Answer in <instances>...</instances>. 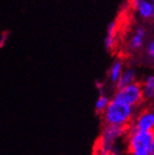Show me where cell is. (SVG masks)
I'll return each mask as SVG.
<instances>
[{
  "label": "cell",
  "mask_w": 154,
  "mask_h": 155,
  "mask_svg": "<svg viewBox=\"0 0 154 155\" xmlns=\"http://www.w3.org/2000/svg\"><path fill=\"white\" fill-rule=\"evenodd\" d=\"M134 116H136V112L133 108L111 98L108 107L100 117L105 125L130 128Z\"/></svg>",
  "instance_id": "cell-1"
},
{
  "label": "cell",
  "mask_w": 154,
  "mask_h": 155,
  "mask_svg": "<svg viewBox=\"0 0 154 155\" xmlns=\"http://www.w3.org/2000/svg\"><path fill=\"white\" fill-rule=\"evenodd\" d=\"M126 135L130 155H154V131H138L130 127Z\"/></svg>",
  "instance_id": "cell-2"
},
{
  "label": "cell",
  "mask_w": 154,
  "mask_h": 155,
  "mask_svg": "<svg viewBox=\"0 0 154 155\" xmlns=\"http://www.w3.org/2000/svg\"><path fill=\"white\" fill-rule=\"evenodd\" d=\"M128 129L122 127H115V125H105L99 140L97 142V151L96 154L102 155L104 153L109 152L111 150H115L116 142L121 139L123 135L127 134Z\"/></svg>",
  "instance_id": "cell-3"
},
{
  "label": "cell",
  "mask_w": 154,
  "mask_h": 155,
  "mask_svg": "<svg viewBox=\"0 0 154 155\" xmlns=\"http://www.w3.org/2000/svg\"><path fill=\"white\" fill-rule=\"evenodd\" d=\"M112 99L118 100V101L125 104H128V106L132 107L133 109L138 108L144 100L143 99L141 83L136 81V83L131 84L129 86L123 87L121 89H117Z\"/></svg>",
  "instance_id": "cell-4"
},
{
  "label": "cell",
  "mask_w": 154,
  "mask_h": 155,
  "mask_svg": "<svg viewBox=\"0 0 154 155\" xmlns=\"http://www.w3.org/2000/svg\"><path fill=\"white\" fill-rule=\"evenodd\" d=\"M138 131H154V110L145 108L134 116L130 125Z\"/></svg>",
  "instance_id": "cell-5"
},
{
  "label": "cell",
  "mask_w": 154,
  "mask_h": 155,
  "mask_svg": "<svg viewBox=\"0 0 154 155\" xmlns=\"http://www.w3.org/2000/svg\"><path fill=\"white\" fill-rule=\"evenodd\" d=\"M145 38H146V30L144 27L136 28L132 36L128 42V48L130 51H138L144 45Z\"/></svg>",
  "instance_id": "cell-6"
},
{
  "label": "cell",
  "mask_w": 154,
  "mask_h": 155,
  "mask_svg": "<svg viewBox=\"0 0 154 155\" xmlns=\"http://www.w3.org/2000/svg\"><path fill=\"white\" fill-rule=\"evenodd\" d=\"M136 81V73L133 68H125L122 72L121 76L118 79V81L116 83V89H121L123 87H127L131 84H133Z\"/></svg>",
  "instance_id": "cell-7"
},
{
  "label": "cell",
  "mask_w": 154,
  "mask_h": 155,
  "mask_svg": "<svg viewBox=\"0 0 154 155\" xmlns=\"http://www.w3.org/2000/svg\"><path fill=\"white\" fill-rule=\"evenodd\" d=\"M136 15L142 20H150L153 17V8H152L151 0H142L141 2L136 7Z\"/></svg>",
  "instance_id": "cell-8"
},
{
  "label": "cell",
  "mask_w": 154,
  "mask_h": 155,
  "mask_svg": "<svg viewBox=\"0 0 154 155\" xmlns=\"http://www.w3.org/2000/svg\"><path fill=\"white\" fill-rule=\"evenodd\" d=\"M142 94L144 100H153L154 99V75H149L141 83Z\"/></svg>",
  "instance_id": "cell-9"
},
{
  "label": "cell",
  "mask_w": 154,
  "mask_h": 155,
  "mask_svg": "<svg viewBox=\"0 0 154 155\" xmlns=\"http://www.w3.org/2000/svg\"><path fill=\"white\" fill-rule=\"evenodd\" d=\"M123 69L125 68H123V62H122V60L117 58V60L113 61L109 68V73H108L110 81L116 85V83L118 81V79L120 78V76H121Z\"/></svg>",
  "instance_id": "cell-10"
},
{
  "label": "cell",
  "mask_w": 154,
  "mask_h": 155,
  "mask_svg": "<svg viewBox=\"0 0 154 155\" xmlns=\"http://www.w3.org/2000/svg\"><path fill=\"white\" fill-rule=\"evenodd\" d=\"M109 101H110V98L108 97V96H106L105 94H100L99 97L97 98V100H96V104H95L96 114L101 116V114H104V111L106 110V108L108 107V104H109Z\"/></svg>",
  "instance_id": "cell-11"
},
{
  "label": "cell",
  "mask_w": 154,
  "mask_h": 155,
  "mask_svg": "<svg viewBox=\"0 0 154 155\" xmlns=\"http://www.w3.org/2000/svg\"><path fill=\"white\" fill-rule=\"evenodd\" d=\"M116 45H117V40H116V36L112 35H106L104 40V46L106 48V51L111 52L115 50Z\"/></svg>",
  "instance_id": "cell-12"
},
{
  "label": "cell",
  "mask_w": 154,
  "mask_h": 155,
  "mask_svg": "<svg viewBox=\"0 0 154 155\" xmlns=\"http://www.w3.org/2000/svg\"><path fill=\"white\" fill-rule=\"evenodd\" d=\"M145 53L148 55L149 60L154 63V39L151 40V41H149L148 45L145 48Z\"/></svg>",
  "instance_id": "cell-13"
},
{
  "label": "cell",
  "mask_w": 154,
  "mask_h": 155,
  "mask_svg": "<svg viewBox=\"0 0 154 155\" xmlns=\"http://www.w3.org/2000/svg\"><path fill=\"white\" fill-rule=\"evenodd\" d=\"M117 28H118V23H117V21H111V22H109V24L107 25V35L116 36Z\"/></svg>",
  "instance_id": "cell-14"
},
{
  "label": "cell",
  "mask_w": 154,
  "mask_h": 155,
  "mask_svg": "<svg viewBox=\"0 0 154 155\" xmlns=\"http://www.w3.org/2000/svg\"><path fill=\"white\" fill-rule=\"evenodd\" d=\"M7 39H8V32H3L2 35H1V40H0V48L3 46V44H5V42H6Z\"/></svg>",
  "instance_id": "cell-15"
},
{
  "label": "cell",
  "mask_w": 154,
  "mask_h": 155,
  "mask_svg": "<svg viewBox=\"0 0 154 155\" xmlns=\"http://www.w3.org/2000/svg\"><path fill=\"white\" fill-rule=\"evenodd\" d=\"M96 87H97L98 90L100 91V94H104V93H102V88H104V83H101V81H96Z\"/></svg>",
  "instance_id": "cell-16"
},
{
  "label": "cell",
  "mask_w": 154,
  "mask_h": 155,
  "mask_svg": "<svg viewBox=\"0 0 154 155\" xmlns=\"http://www.w3.org/2000/svg\"><path fill=\"white\" fill-rule=\"evenodd\" d=\"M141 1H142V0H131V6H132V8L136 9V7L138 6Z\"/></svg>",
  "instance_id": "cell-17"
},
{
  "label": "cell",
  "mask_w": 154,
  "mask_h": 155,
  "mask_svg": "<svg viewBox=\"0 0 154 155\" xmlns=\"http://www.w3.org/2000/svg\"><path fill=\"white\" fill-rule=\"evenodd\" d=\"M102 155H119V153L116 151V150H111V151H109V152H106L104 153Z\"/></svg>",
  "instance_id": "cell-18"
},
{
  "label": "cell",
  "mask_w": 154,
  "mask_h": 155,
  "mask_svg": "<svg viewBox=\"0 0 154 155\" xmlns=\"http://www.w3.org/2000/svg\"><path fill=\"white\" fill-rule=\"evenodd\" d=\"M151 3H152V8H153V17H152V19L154 20V0H151Z\"/></svg>",
  "instance_id": "cell-19"
}]
</instances>
